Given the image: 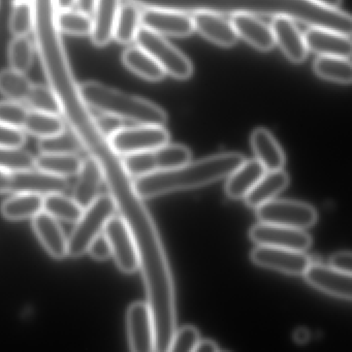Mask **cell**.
I'll use <instances>...</instances> for the list:
<instances>
[{
    "mask_svg": "<svg viewBox=\"0 0 352 352\" xmlns=\"http://www.w3.org/2000/svg\"><path fill=\"white\" fill-rule=\"evenodd\" d=\"M138 7L232 15L286 16L309 26L327 28L350 36L351 17L312 0H129Z\"/></svg>",
    "mask_w": 352,
    "mask_h": 352,
    "instance_id": "cell-1",
    "label": "cell"
},
{
    "mask_svg": "<svg viewBox=\"0 0 352 352\" xmlns=\"http://www.w3.org/2000/svg\"><path fill=\"white\" fill-rule=\"evenodd\" d=\"M244 162V156L234 152L209 156L195 162L190 160L173 170L137 177L133 188L142 199L199 188L228 178Z\"/></svg>",
    "mask_w": 352,
    "mask_h": 352,
    "instance_id": "cell-2",
    "label": "cell"
},
{
    "mask_svg": "<svg viewBox=\"0 0 352 352\" xmlns=\"http://www.w3.org/2000/svg\"><path fill=\"white\" fill-rule=\"evenodd\" d=\"M79 90L84 102L102 114L142 125L164 126L168 122V115L164 109L139 96L96 81L84 82Z\"/></svg>",
    "mask_w": 352,
    "mask_h": 352,
    "instance_id": "cell-3",
    "label": "cell"
},
{
    "mask_svg": "<svg viewBox=\"0 0 352 352\" xmlns=\"http://www.w3.org/2000/svg\"><path fill=\"white\" fill-rule=\"evenodd\" d=\"M117 205L114 197L100 195L82 212L75 228L67 239V255L80 257L87 253L94 238L104 232L107 222L115 215Z\"/></svg>",
    "mask_w": 352,
    "mask_h": 352,
    "instance_id": "cell-4",
    "label": "cell"
},
{
    "mask_svg": "<svg viewBox=\"0 0 352 352\" xmlns=\"http://www.w3.org/2000/svg\"><path fill=\"white\" fill-rule=\"evenodd\" d=\"M190 150L179 144H166L142 153L124 156L123 166L129 176L140 177L152 173L166 172L190 162Z\"/></svg>",
    "mask_w": 352,
    "mask_h": 352,
    "instance_id": "cell-5",
    "label": "cell"
},
{
    "mask_svg": "<svg viewBox=\"0 0 352 352\" xmlns=\"http://www.w3.org/2000/svg\"><path fill=\"white\" fill-rule=\"evenodd\" d=\"M135 41L137 46L149 53L157 61L166 74L179 80L188 79L192 75L191 61L160 34L141 26Z\"/></svg>",
    "mask_w": 352,
    "mask_h": 352,
    "instance_id": "cell-6",
    "label": "cell"
},
{
    "mask_svg": "<svg viewBox=\"0 0 352 352\" xmlns=\"http://www.w3.org/2000/svg\"><path fill=\"white\" fill-rule=\"evenodd\" d=\"M170 133L162 125H142L120 127L109 137V143L118 155H131L150 151L166 145Z\"/></svg>",
    "mask_w": 352,
    "mask_h": 352,
    "instance_id": "cell-7",
    "label": "cell"
},
{
    "mask_svg": "<svg viewBox=\"0 0 352 352\" xmlns=\"http://www.w3.org/2000/svg\"><path fill=\"white\" fill-rule=\"evenodd\" d=\"M259 222L305 230L317 222V212L312 206L289 199H271L256 208Z\"/></svg>",
    "mask_w": 352,
    "mask_h": 352,
    "instance_id": "cell-8",
    "label": "cell"
},
{
    "mask_svg": "<svg viewBox=\"0 0 352 352\" xmlns=\"http://www.w3.org/2000/svg\"><path fill=\"white\" fill-rule=\"evenodd\" d=\"M104 236L111 245L112 255L119 270L133 274L140 267V257L133 234L124 218L113 216L104 228Z\"/></svg>",
    "mask_w": 352,
    "mask_h": 352,
    "instance_id": "cell-9",
    "label": "cell"
},
{
    "mask_svg": "<svg viewBox=\"0 0 352 352\" xmlns=\"http://www.w3.org/2000/svg\"><path fill=\"white\" fill-rule=\"evenodd\" d=\"M253 263L292 276H302L312 263L304 251L257 245L250 253Z\"/></svg>",
    "mask_w": 352,
    "mask_h": 352,
    "instance_id": "cell-10",
    "label": "cell"
},
{
    "mask_svg": "<svg viewBox=\"0 0 352 352\" xmlns=\"http://www.w3.org/2000/svg\"><path fill=\"white\" fill-rule=\"evenodd\" d=\"M249 238L257 245L307 251L312 245L310 234L305 230L286 228L259 222L249 230Z\"/></svg>",
    "mask_w": 352,
    "mask_h": 352,
    "instance_id": "cell-11",
    "label": "cell"
},
{
    "mask_svg": "<svg viewBox=\"0 0 352 352\" xmlns=\"http://www.w3.org/2000/svg\"><path fill=\"white\" fill-rule=\"evenodd\" d=\"M126 324L131 351H155L153 319L148 302H135L129 306Z\"/></svg>",
    "mask_w": 352,
    "mask_h": 352,
    "instance_id": "cell-12",
    "label": "cell"
},
{
    "mask_svg": "<svg viewBox=\"0 0 352 352\" xmlns=\"http://www.w3.org/2000/svg\"><path fill=\"white\" fill-rule=\"evenodd\" d=\"M69 188L67 178L34 168L30 170L11 172L10 192L34 193L45 195L63 193Z\"/></svg>",
    "mask_w": 352,
    "mask_h": 352,
    "instance_id": "cell-13",
    "label": "cell"
},
{
    "mask_svg": "<svg viewBox=\"0 0 352 352\" xmlns=\"http://www.w3.org/2000/svg\"><path fill=\"white\" fill-rule=\"evenodd\" d=\"M141 26L160 36H187L195 30L192 17L174 10L148 8L141 12Z\"/></svg>",
    "mask_w": 352,
    "mask_h": 352,
    "instance_id": "cell-14",
    "label": "cell"
},
{
    "mask_svg": "<svg viewBox=\"0 0 352 352\" xmlns=\"http://www.w3.org/2000/svg\"><path fill=\"white\" fill-rule=\"evenodd\" d=\"M302 276L310 285L324 294L344 300H351V274L343 273L329 265L312 261Z\"/></svg>",
    "mask_w": 352,
    "mask_h": 352,
    "instance_id": "cell-15",
    "label": "cell"
},
{
    "mask_svg": "<svg viewBox=\"0 0 352 352\" xmlns=\"http://www.w3.org/2000/svg\"><path fill=\"white\" fill-rule=\"evenodd\" d=\"M304 36L308 51H312L320 56L349 58L351 55V41L345 34L327 28L311 26Z\"/></svg>",
    "mask_w": 352,
    "mask_h": 352,
    "instance_id": "cell-16",
    "label": "cell"
},
{
    "mask_svg": "<svg viewBox=\"0 0 352 352\" xmlns=\"http://www.w3.org/2000/svg\"><path fill=\"white\" fill-rule=\"evenodd\" d=\"M275 44L283 51L285 56L294 63H300L308 54L305 36L300 32L294 20L286 16L274 17L271 25Z\"/></svg>",
    "mask_w": 352,
    "mask_h": 352,
    "instance_id": "cell-17",
    "label": "cell"
},
{
    "mask_svg": "<svg viewBox=\"0 0 352 352\" xmlns=\"http://www.w3.org/2000/svg\"><path fill=\"white\" fill-rule=\"evenodd\" d=\"M195 30L204 38L221 47L234 46L238 40V34L232 26L219 14L210 12H197L192 17Z\"/></svg>",
    "mask_w": 352,
    "mask_h": 352,
    "instance_id": "cell-18",
    "label": "cell"
},
{
    "mask_svg": "<svg viewBox=\"0 0 352 352\" xmlns=\"http://www.w3.org/2000/svg\"><path fill=\"white\" fill-rule=\"evenodd\" d=\"M32 226L49 254L56 259L67 255V238L57 219L45 211L32 218Z\"/></svg>",
    "mask_w": 352,
    "mask_h": 352,
    "instance_id": "cell-19",
    "label": "cell"
},
{
    "mask_svg": "<svg viewBox=\"0 0 352 352\" xmlns=\"http://www.w3.org/2000/svg\"><path fill=\"white\" fill-rule=\"evenodd\" d=\"M232 24L238 36L244 38L257 50H271L275 46L271 26L259 20L256 16L234 15Z\"/></svg>",
    "mask_w": 352,
    "mask_h": 352,
    "instance_id": "cell-20",
    "label": "cell"
},
{
    "mask_svg": "<svg viewBox=\"0 0 352 352\" xmlns=\"http://www.w3.org/2000/svg\"><path fill=\"white\" fill-rule=\"evenodd\" d=\"M250 141L256 160L261 162L265 172L283 170L285 164L283 150L267 129L263 127L255 129Z\"/></svg>",
    "mask_w": 352,
    "mask_h": 352,
    "instance_id": "cell-21",
    "label": "cell"
},
{
    "mask_svg": "<svg viewBox=\"0 0 352 352\" xmlns=\"http://www.w3.org/2000/svg\"><path fill=\"white\" fill-rule=\"evenodd\" d=\"M120 6V0H96L92 14L94 30L90 36L96 47L107 46L112 40Z\"/></svg>",
    "mask_w": 352,
    "mask_h": 352,
    "instance_id": "cell-22",
    "label": "cell"
},
{
    "mask_svg": "<svg viewBox=\"0 0 352 352\" xmlns=\"http://www.w3.org/2000/svg\"><path fill=\"white\" fill-rule=\"evenodd\" d=\"M265 173V168L256 160H245L228 177L226 195L232 199H244Z\"/></svg>",
    "mask_w": 352,
    "mask_h": 352,
    "instance_id": "cell-23",
    "label": "cell"
},
{
    "mask_svg": "<svg viewBox=\"0 0 352 352\" xmlns=\"http://www.w3.org/2000/svg\"><path fill=\"white\" fill-rule=\"evenodd\" d=\"M78 175L79 180L74 190L73 199L85 209L100 195L98 192L102 186L104 175L100 162L94 158L84 160L81 170Z\"/></svg>",
    "mask_w": 352,
    "mask_h": 352,
    "instance_id": "cell-24",
    "label": "cell"
},
{
    "mask_svg": "<svg viewBox=\"0 0 352 352\" xmlns=\"http://www.w3.org/2000/svg\"><path fill=\"white\" fill-rule=\"evenodd\" d=\"M289 176L283 170L265 172L261 180L244 197L248 207L256 209L259 206L275 199L276 195L284 190L289 184Z\"/></svg>",
    "mask_w": 352,
    "mask_h": 352,
    "instance_id": "cell-25",
    "label": "cell"
},
{
    "mask_svg": "<svg viewBox=\"0 0 352 352\" xmlns=\"http://www.w3.org/2000/svg\"><path fill=\"white\" fill-rule=\"evenodd\" d=\"M122 61L129 71L148 81H160L166 75L157 61L139 46L126 49L123 52Z\"/></svg>",
    "mask_w": 352,
    "mask_h": 352,
    "instance_id": "cell-26",
    "label": "cell"
},
{
    "mask_svg": "<svg viewBox=\"0 0 352 352\" xmlns=\"http://www.w3.org/2000/svg\"><path fill=\"white\" fill-rule=\"evenodd\" d=\"M44 197L34 193H15L3 201L1 214L12 221L30 219L43 211Z\"/></svg>",
    "mask_w": 352,
    "mask_h": 352,
    "instance_id": "cell-27",
    "label": "cell"
},
{
    "mask_svg": "<svg viewBox=\"0 0 352 352\" xmlns=\"http://www.w3.org/2000/svg\"><path fill=\"white\" fill-rule=\"evenodd\" d=\"M82 164L77 154L42 153L36 158L34 168L67 178L79 174Z\"/></svg>",
    "mask_w": 352,
    "mask_h": 352,
    "instance_id": "cell-28",
    "label": "cell"
},
{
    "mask_svg": "<svg viewBox=\"0 0 352 352\" xmlns=\"http://www.w3.org/2000/svg\"><path fill=\"white\" fill-rule=\"evenodd\" d=\"M141 28V12L139 7L129 3L121 5L114 24L113 38L120 44H131L135 40Z\"/></svg>",
    "mask_w": 352,
    "mask_h": 352,
    "instance_id": "cell-29",
    "label": "cell"
},
{
    "mask_svg": "<svg viewBox=\"0 0 352 352\" xmlns=\"http://www.w3.org/2000/svg\"><path fill=\"white\" fill-rule=\"evenodd\" d=\"M313 67L316 75L322 79L344 85L351 83L352 67L349 58L319 56L315 60Z\"/></svg>",
    "mask_w": 352,
    "mask_h": 352,
    "instance_id": "cell-30",
    "label": "cell"
},
{
    "mask_svg": "<svg viewBox=\"0 0 352 352\" xmlns=\"http://www.w3.org/2000/svg\"><path fill=\"white\" fill-rule=\"evenodd\" d=\"M22 129L40 139H45L59 135L65 131V126L59 115L30 110Z\"/></svg>",
    "mask_w": 352,
    "mask_h": 352,
    "instance_id": "cell-31",
    "label": "cell"
},
{
    "mask_svg": "<svg viewBox=\"0 0 352 352\" xmlns=\"http://www.w3.org/2000/svg\"><path fill=\"white\" fill-rule=\"evenodd\" d=\"M83 210L75 199L65 197L63 193L45 195L43 199V211L55 219L77 222Z\"/></svg>",
    "mask_w": 352,
    "mask_h": 352,
    "instance_id": "cell-32",
    "label": "cell"
},
{
    "mask_svg": "<svg viewBox=\"0 0 352 352\" xmlns=\"http://www.w3.org/2000/svg\"><path fill=\"white\" fill-rule=\"evenodd\" d=\"M32 84L26 74L11 67L0 72V94L7 100L25 102Z\"/></svg>",
    "mask_w": 352,
    "mask_h": 352,
    "instance_id": "cell-33",
    "label": "cell"
},
{
    "mask_svg": "<svg viewBox=\"0 0 352 352\" xmlns=\"http://www.w3.org/2000/svg\"><path fill=\"white\" fill-rule=\"evenodd\" d=\"M59 30L63 34L75 36H91L94 30L92 16L79 10H61L58 15Z\"/></svg>",
    "mask_w": 352,
    "mask_h": 352,
    "instance_id": "cell-34",
    "label": "cell"
},
{
    "mask_svg": "<svg viewBox=\"0 0 352 352\" xmlns=\"http://www.w3.org/2000/svg\"><path fill=\"white\" fill-rule=\"evenodd\" d=\"M8 54L11 69L26 74L34 63V44L28 36H14Z\"/></svg>",
    "mask_w": 352,
    "mask_h": 352,
    "instance_id": "cell-35",
    "label": "cell"
},
{
    "mask_svg": "<svg viewBox=\"0 0 352 352\" xmlns=\"http://www.w3.org/2000/svg\"><path fill=\"white\" fill-rule=\"evenodd\" d=\"M38 148L42 153L77 154L82 145L72 131L65 129L54 137L40 139Z\"/></svg>",
    "mask_w": 352,
    "mask_h": 352,
    "instance_id": "cell-36",
    "label": "cell"
},
{
    "mask_svg": "<svg viewBox=\"0 0 352 352\" xmlns=\"http://www.w3.org/2000/svg\"><path fill=\"white\" fill-rule=\"evenodd\" d=\"M25 102L30 110L55 115L60 113V106L52 90L41 84H32Z\"/></svg>",
    "mask_w": 352,
    "mask_h": 352,
    "instance_id": "cell-37",
    "label": "cell"
},
{
    "mask_svg": "<svg viewBox=\"0 0 352 352\" xmlns=\"http://www.w3.org/2000/svg\"><path fill=\"white\" fill-rule=\"evenodd\" d=\"M34 26V13L30 0H18L12 10L9 28L14 36H28Z\"/></svg>",
    "mask_w": 352,
    "mask_h": 352,
    "instance_id": "cell-38",
    "label": "cell"
},
{
    "mask_svg": "<svg viewBox=\"0 0 352 352\" xmlns=\"http://www.w3.org/2000/svg\"><path fill=\"white\" fill-rule=\"evenodd\" d=\"M36 158L21 148L0 147V168L8 172L30 170L34 168Z\"/></svg>",
    "mask_w": 352,
    "mask_h": 352,
    "instance_id": "cell-39",
    "label": "cell"
},
{
    "mask_svg": "<svg viewBox=\"0 0 352 352\" xmlns=\"http://www.w3.org/2000/svg\"><path fill=\"white\" fill-rule=\"evenodd\" d=\"M28 112L30 110L21 102L3 100L0 102V123L22 129Z\"/></svg>",
    "mask_w": 352,
    "mask_h": 352,
    "instance_id": "cell-40",
    "label": "cell"
},
{
    "mask_svg": "<svg viewBox=\"0 0 352 352\" xmlns=\"http://www.w3.org/2000/svg\"><path fill=\"white\" fill-rule=\"evenodd\" d=\"M199 333L192 325H184L175 331L170 342V349L172 352H192L195 351L199 343Z\"/></svg>",
    "mask_w": 352,
    "mask_h": 352,
    "instance_id": "cell-41",
    "label": "cell"
},
{
    "mask_svg": "<svg viewBox=\"0 0 352 352\" xmlns=\"http://www.w3.org/2000/svg\"><path fill=\"white\" fill-rule=\"evenodd\" d=\"M25 142L23 129L0 123V147L21 148Z\"/></svg>",
    "mask_w": 352,
    "mask_h": 352,
    "instance_id": "cell-42",
    "label": "cell"
},
{
    "mask_svg": "<svg viewBox=\"0 0 352 352\" xmlns=\"http://www.w3.org/2000/svg\"><path fill=\"white\" fill-rule=\"evenodd\" d=\"M87 252L89 253L90 256L98 261H106L109 257L112 256L110 243L104 232L92 240L88 247Z\"/></svg>",
    "mask_w": 352,
    "mask_h": 352,
    "instance_id": "cell-43",
    "label": "cell"
},
{
    "mask_svg": "<svg viewBox=\"0 0 352 352\" xmlns=\"http://www.w3.org/2000/svg\"><path fill=\"white\" fill-rule=\"evenodd\" d=\"M329 267L337 270V271L343 272V273L351 274V253L349 251H341V252L335 253L329 259Z\"/></svg>",
    "mask_w": 352,
    "mask_h": 352,
    "instance_id": "cell-44",
    "label": "cell"
},
{
    "mask_svg": "<svg viewBox=\"0 0 352 352\" xmlns=\"http://www.w3.org/2000/svg\"><path fill=\"white\" fill-rule=\"evenodd\" d=\"M98 124H100V129H102L104 135H106L108 138L115 131H118L120 127H122L121 126L120 119L104 114H102V118L98 120Z\"/></svg>",
    "mask_w": 352,
    "mask_h": 352,
    "instance_id": "cell-45",
    "label": "cell"
},
{
    "mask_svg": "<svg viewBox=\"0 0 352 352\" xmlns=\"http://www.w3.org/2000/svg\"><path fill=\"white\" fill-rule=\"evenodd\" d=\"M219 347H218L216 342L212 341V340L199 339V343H197V347H195V352H216L219 351Z\"/></svg>",
    "mask_w": 352,
    "mask_h": 352,
    "instance_id": "cell-46",
    "label": "cell"
},
{
    "mask_svg": "<svg viewBox=\"0 0 352 352\" xmlns=\"http://www.w3.org/2000/svg\"><path fill=\"white\" fill-rule=\"evenodd\" d=\"M96 0H76L75 7L83 13L91 15L94 14V6Z\"/></svg>",
    "mask_w": 352,
    "mask_h": 352,
    "instance_id": "cell-47",
    "label": "cell"
},
{
    "mask_svg": "<svg viewBox=\"0 0 352 352\" xmlns=\"http://www.w3.org/2000/svg\"><path fill=\"white\" fill-rule=\"evenodd\" d=\"M11 172L0 168V193L10 192Z\"/></svg>",
    "mask_w": 352,
    "mask_h": 352,
    "instance_id": "cell-48",
    "label": "cell"
},
{
    "mask_svg": "<svg viewBox=\"0 0 352 352\" xmlns=\"http://www.w3.org/2000/svg\"><path fill=\"white\" fill-rule=\"evenodd\" d=\"M294 339L296 340V343L304 344L305 342L308 341L309 333L307 329H300L294 333Z\"/></svg>",
    "mask_w": 352,
    "mask_h": 352,
    "instance_id": "cell-49",
    "label": "cell"
},
{
    "mask_svg": "<svg viewBox=\"0 0 352 352\" xmlns=\"http://www.w3.org/2000/svg\"><path fill=\"white\" fill-rule=\"evenodd\" d=\"M314 3H319V5L324 6V7L329 8V9H339L341 5L342 0H312Z\"/></svg>",
    "mask_w": 352,
    "mask_h": 352,
    "instance_id": "cell-50",
    "label": "cell"
},
{
    "mask_svg": "<svg viewBox=\"0 0 352 352\" xmlns=\"http://www.w3.org/2000/svg\"><path fill=\"white\" fill-rule=\"evenodd\" d=\"M56 3L61 11L75 7L76 0H56Z\"/></svg>",
    "mask_w": 352,
    "mask_h": 352,
    "instance_id": "cell-51",
    "label": "cell"
}]
</instances>
